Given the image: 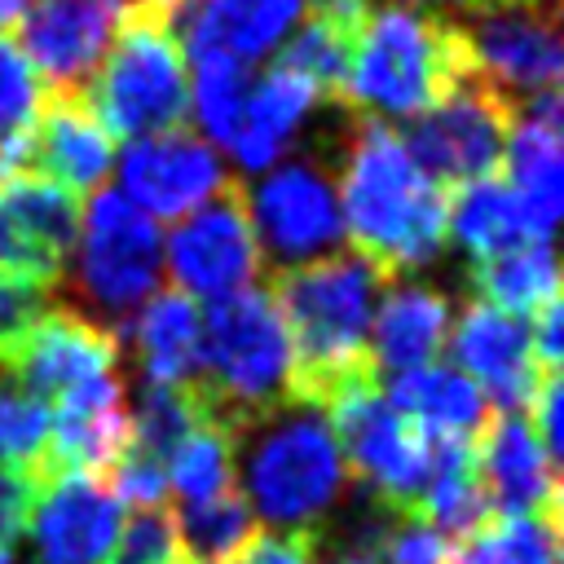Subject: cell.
Returning a JSON list of instances; mask_svg holds the SVG:
<instances>
[{"label":"cell","instance_id":"obj_2","mask_svg":"<svg viewBox=\"0 0 564 564\" xmlns=\"http://www.w3.org/2000/svg\"><path fill=\"white\" fill-rule=\"evenodd\" d=\"M339 220L361 260L383 278L427 264L445 242V185H436L405 150L401 132L357 119L339 154Z\"/></svg>","mask_w":564,"mask_h":564},{"label":"cell","instance_id":"obj_37","mask_svg":"<svg viewBox=\"0 0 564 564\" xmlns=\"http://www.w3.org/2000/svg\"><path fill=\"white\" fill-rule=\"evenodd\" d=\"M189 66V110L203 128V137L212 145H229L242 119V101H247V66L216 57V53H198L185 57Z\"/></svg>","mask_w":564,"mask_h":564},{"label":"cell","instance_id":"obj_19","mask_svg":"<svg viewBox=\"0 0 564 564\" xmlns=\"http://www.w3.org/2000/svg\"><path fill=\"white\" fill-rule=\"evenodd\" d=\"M132 0H26L22 53L53 93H84Z\"/></svg>","mask_w":564,"mask_h":564},{"label":"cell","instance_id":"obj_40","mask_svg":"<svg viewBox=\"0 0 564 564\" xmlns=\"http://www.w3.org/2000/svg\"><path fill=\"white\" fill-rule=\"evenodd\" d=\"M44 308H48V291L44 286H31V282H18V278L0 273V357L31 330V322Z\"/></svg>","mask_w":564,"mask_h":564},{"label":"cell","instance_id":"obj_12","mask_svg":"<svg viewBox=\"0 0 564 564\" xmlns=\"http://www.w3.org/2000/svg\"><path fill=\"white\" fill-rule=\"evenodd\" d=\"M247 216L260 242V260H269L273 273L335 256L344 242L335 181L313 159L264 167V176L247 194Z\"/></svg>","mask_w":564,"mask_h":564},{"label":"cell","instance_id":"obj_29","mask_svg":"<svg viewBox=\"0 0 564 564\" xmlns=\"http://www.w3.org/2000/svg\"><path fill=\"white\" fill-rule=\"evenodd\" d=\"M471 286L480 291L485 304L511 313V317H533L551 300H560V269L551 242H516L502 247L485 260H471Z\"/></svg>","mask_w":564,"mask_h":564},{"label":"cell","instance_id":"obj_14","mask_svg":"<svg viewBox=\"0 0 564 564\" xmlns=\"http://www.w3.org/2000/svg\"><path fill=\"white\" fill-rule=\"evenodd\" d=\"M115 361L119 335L88 322L75 308H44L31 322V330L0 357V366L48 405L115 375Z\"/></svg>","mask_w":564,"mask_h":564},{"label":"cell","instance_id":"obj_31","mask_svg":"<svg viewBox=\"0 0 564 564\" xmlns=\"http://www.w3.org/2000/svg\"><path fill=\"white\" fill-rule=\"evenodd\" d=\"M44 110V79L22 44L0 31V181L31 163L35 128Z\"/></svg>","mask_w":564,"mask_h":564},{"label":"cell","instance_id":"obj_34","mask_svg":"<svg viewBox=\"0 0 564 564\" xmlns=\"http://www.w3.org/2000/svg\"><path fill=\"white\" fill-rule=\"evenodd\" d=\"M176 520V538L189 564H229L260 529H256V511L247 507V498L238 489H225L216 498L203 502H185Z\"/></svg>","mask_w":564,"mask_h":564},{"label":"cell","instance_id":"obj_38","mask_svg":"<svg viewBox=\"0 0 564 564\" xmlns=\"http://www.w3.org/2000/svg\"><path fill=\"white\" fill-rule=\"evenodd\" d=\"M106 564H189L167 507H132Z\"/></svg>","mask_w":564,"mask_h":564},{"label":"cell","instance_id":"obj_27","mask_svg":"<svg viewBox=\"0 0 564 564\" xmlns=\"http://www.w3.org/2000/svg\"><path fill=\"white\" fill-rule=\"evenodd\" d=\"M128 335L145 383H194L203 361V313L189 295L154 291L132 317Z\"/></svg>","mask_w":564,"mask_h":564},{"label":"cell","instance_id":"obj_15","mask_svg":"<svg viewBox=\"0 0 564 564\" xmlns=\"http://www.w3.org/2000/svg\"><path fill=\"white\" fill-rule=\"evenodd\" d=\"M225 181L229 176L220 167V154L185 128L137 137L119 154V194L128 203H137L150 220L189 216Z\"/></svg>","mask_w":564,"mask_h":564},{"label":"cell","instance_id":"obj_6","mask_svg":"<svg viewBox=\"0 0 564 564\" xmlns=\"http://www.w3.org/2000/svg\"><path fill=\"white\" fill-rule=\"evenodd\" d=\"M75 313L106 330H123L128 317L159 291L163 278V234L137 203L119 189H93L79 207L75 251L66 260Z\"/></svg>","mask_w":564,"mask_h":564},{"label":"cell","instance_id":"obj_3","mask_svg":"<svg viewBox=\"0 0 564 564\" xmlns=\"http://www.w3.org/2000/svg\"><path fill=\"white\" fill-rule=\"evenodd\" d=\"M388 282L357 251H335L273 273V304L291 335V397L322 401L335 383L370 366L375 291Z\"/></svg>","mask_w":564,"mask_h":564},{"label":"cell","instance_id":"obj_8","mask_svg":"<svg viewBox=\"0 0 564 564\" xmlns=\"http://www.w3.org/2000/svg\"><path fill=\"white\" fill-rule=\"evenodd\" d=\"M317 405L326 410L339 454L348 458L352 476L375 494V502L397 516H414L432 467V441L392 410L379 375L357 370L335 383Z\"/></svg>","mask_w":564,"mask_h":564},{"label":"cell","instance_id":"obj_39","mask_svg":"<svg viewBox=\"0 0 564 564\" xmlns=\"http://www.w3.org/2000/svg\"><path fill=\"white\" fill-rule=\"evenodd\" d=\"M449 551H454V542L445 533H436L427 520L397 516L379 542L375 564H449Z\"/></svg>","mask_w":564,"mask_h":564},{"label":"cell","instance_id":"obj_10","mask_svg":"<svg viewBox=\"0 0 564 564\" xmlns=\"http://www.w3.org/2000/svg\"><path fill=\"white\" fill-rule=\"evenodd\" d=\"M163 264L181 295L207 304L256 286L264 260L247 216V185L225 181L207 203L181 216L163 242Z\"/></svg>","mask_w":564,"mask_h":564},{"label":"cell","instance_id":"obj_16","mask_svg":"<svg viewBox=\"0 0 564 564\" xmlns=\"http://www.w3.org/2000/svg\"><path fill=\"white\" fill-rule=\"evenodd\" d=\"M454 352V370H463L485 401H494L502 414H529L546 370L533 357L529 322L511 317L485 300L467 304L445 335Z\"/></svg>","mask_w":564,"mask_h":564},{"label":"cell","instance_id":"obj_4","mask_svg":"<svg viewBox=\"0 0 564 564\" xmlns=\"http://www.w3.org/2000/svg\"><path fill=\"white\" fill-rule=\"evenodd\" d=\"M234 449H242V498L273 529L317 533V520L339 507L348 467L317 401L291 397L234 427Z\"/></svg>","mask_w":564,"mask_h":564},{"label":"cell","instance_id":"obj_11","mask_svg":"<svg viewBox=\"0 0 564 564\" xmlns=\"http://www.w3.org/2000/svg\"><path fill=\"white\" fill-rule=\"evenodd\" d=\"M511 123H516V106L502 93H494L485 79H467L432 110L414 115L401 141L436 185H467L498 172Z\"/></svg>","mask_w":564,"mask_h":564},{"label":"cell","instance_id":"obj_20","mask_svg":"<svg viewBox=\"0 0 564 564\" xmlns=\"http://www.w3.org/2000/svg\"><path fill=\"white\" fill-rule=\"evenodd\" d=\"M476 476L494 516H560L555 458L533 432L529 414H498L471 441Z\"/></svg>","mask_w":564,"mask_h":564},{"label":"cell","instance_id":"obj_46","mask_svg":"<svg viewBox=\"0 0 564 564\" xmlns=\"http://www.w3.org/2000/svg\"><path fill=\"white\" fill-rule=\"evenodd\" d=\"M0 564H13V555H9V546H0Z\"/></svg>","mask_w":564,"mask_h":564},{"label":"cell","instance_id":"obj_44","mask_svg":"<svg viewBox=\"0 0 564 564\" xmlns=\"http://www.w3.org/2000/svg\"><path fill=\"white\" fill-rule=\"evenodd\" d=\"M335 564H370V560H361V555H339Z\"/></svg>","mask_w":564,"mask_h":564},{"label":"cell","instance_id":"obj_28","mask_svg":"<svg viewBox=\"0 0 564 564\" xmlns=\"http://www.w3.org/2000/svg\"><path fill=\"white\" fill-rule=\"evenodd\" d=\"M427 441H432V467H427V485H423L414 516L427 520L449 542H458L471 529H480L494 511H489L485 485L476 476L471 441H441V436H427Z\"/></svg>","mask_w":564,"mask_h":564},{"label":"cell","instance_id":"obj_41","mask_svg":"<svg viewBox=\"0 0 564 564\" xmlns=\"http://www.w3.org/2000/svg\"><path fill=\"white\" fill-rule=\"evenodd\" d=\"M317 555V533H256L229 564H313Z\"/></svg>","mask_w":564,"mask_h":564},{"label":"cell","instance_id":"obj_36","mask_svg":"<svg viewBox=\"0 0 564 564\" xmlns=\"http://www.w3.org/2000/svg\"><path fill=\"white\" fill-rule=\"evenodd\" d=\"M357 18H339V13H313V18H304L295 26V35H286V48H282L278 66L295 70L322 97L335 101V93L344 84V70H348V48H352Z\"/></svg>","mask_w":564,"mask_h":564},{"label":"cell","instance_id":"obj_5","mask_svg":"<svg viewBox=\"0 0 564 564\" xmlns=\"http://www.w3.org/2000/svg\"><path fill=\"white\" fill-rule=\"evenodd\" d=\"M291 335L264 286H247L207 308L194 388L229 432L291 401Z\"/></svg>","mask_w":564,"mask_h":564},{"label":"cell","instance_id":"obj_33","mask_svg":"<svg viewBox=\"0 0 564 564\" xmlns=\"http://www.w3.org/2000/svg\"><path fill=\"white\" fill-rule=\"evenodd\" d=\"M449 564H560V516H494L454 542Z\"/></svg>","mask_w":564,"mask_h":564},{"label":"cell","instance_id":"obj_35","mask_svg":"<svg viewBox=\"0 0 564 564\" xmlns=\"http://www.w3.org/2000/svg\"><path fill=\"white\" fill-rule=\"evenodd\" d=\"M48 432H53V405L31 388H22L0 366V467H13L35 485H44Z\"/></svg>","mask_w":564,"mask_h":564},{"label":"cell","instance_id":"obj_13","mask_svg":"<svg viewBox=\"0 0 564 564\" xmlns=\"http://www.w3.org/2000/svg\"><path fill=\"white\" fill-rule=\"evenodd\" d=\"M79 234V198L40 172L0 181V273L53 286L66 273Z\"/></svg>","mask_w":564,"mask_h":564},{"label":"cell","instance_id":"obj_1","mask_svg":"<svg viewBox=\"0 0 564 564\" xmlns=\"http://www.w3.org/2000/svg\"><path fill=\"white\" fill-rule=\"evenodd\" d=\"M467 79L476 66L454 9L445 0H388L361 9L335 101L361 119H414Z\"/></svg>","mask_w":564,"mask_h":564},{"label":"cell","instance_id":"obj_22","mask_svg":"<svg viewBox=\"0 0 564 564\" xmlns=\"http://www.w3.org/2000/svg\"><path fill=\"white\" fill-rule=\"evenodd\" d=\"M511 123L507 137V185L524 212L529 238L551 242V229L564 212V159H560V93H546Z\"/></svg>","mask_w":564,"mask_h":564},{"label":"cell","instance_id":"obj_17","mask_svg":"<svg viewBox=\"0 0 564 564\" xmlns=\"http://www.w3.org/2000/svg\"><path fill=\"white\" fill-rule=\"evenodd\" d=\"M123 524V502L106 476L62 471L35 489L31 538L40 564H106Z\"/></svg>","mask_w":564,"mask_h":564},{"label":"cell","instance_id":"obj_30","mask_svg":"<svg viewBox=\"0 0 564 564\" xmlns=\"http://www.w3.org/2000/svg\"><path fill=\"white\" fill-rule=\"evenodd\" d=\"M445 234H449L471 260H485V256H494V251H502V247L529 242L524 212H520L511 185H507L498 172L458 185V194L445 203ZM533 242H538V238H533Z\"/></svg>","mask_w":564,"mask_h":564},{"label":"cell","instance_id":"obj_23","mask_svg":"<svg viewBox=\"0 0 564 564\" xmlns=\"http://www.w3.org/2000/svg\"><path fill=\"white\" fill-rule=\"evenodd\" d=\"M31 159L40 163V176L57 181L62 189L93 194L115 167V137L93 115L84 93H48L35 128Z\"/></svg>","mask_w":564,"mask_h":564},{"label":"cell","instance_id":"obj_43","mask_svg":"<svg viewBox=\"0 0 564 564\" xmlns=\"http://www.w3.org/2000/svg\"><path fill=\"white\" fill-rule=\"evenodd\" d=\"M317 4V13H339V18H357L370 0H313Z\"/></svg>","mask_w":564,"mask_h":564},{"label":"cell","instance_id":"obj_18","mask_svg":"<svg viewBox=\"0 0 564 564\" xmlns=\"http://www.w3.org/2000/svg\"><path fill=\"white\" fill-rule=\"evenodd\" d=\"M141 9L172 26L185 57L216 53L238 66L269 57L304 18V0H154Z\"/></svg>","mask_w":564,"mask_h":564},{"label":"cell","instance_id":"obj_42","mask_svg":"<svg viewBox=\"0 0 564 564\" xmlns=\"http://www.w3.org/2000/svg\"><path fill=\"white\" fill-rule=\"evenodd\" d=\"M35 480L13 471V467H0V546H9L13 538L26 533V520H31V502H35Z\"/></svg>","mask_w":564,"mask_h":564},{"label":"cell","instance_id":"obj_25","mask_svg":"<svg viewBox=\"0 0 564 564\" xmlns=\"http://www.w3.org/2000/svg\"><path fill=\"white\" fill-rule=\"evenodd\" d=\"M383 397L392 401L397 414H405L423 436H441V441H476L480 427L489 423V401L480 397V388L454 370V366H419V370H401L388 379Z\"/></svg>","mask_w":564,"mask_h":564},{"label":"cell","instance_id":"obj_7","mask_svg":"<svg viewBox=\"0 0 564 564\" xmlns=\"http://www.w3.org/2000/svg\"><path fill=\"white\" fill-rule=\"evenodd\" d=\"M84 101L110 137H150L181 128L189 115V66L172 26L150 9H128L115 26Z\"/></svg>","mask_w":564,"mask_h":564},{"label":"cell","instance_id":"obj_21","mask_svg":"<svg viewBox=\"0 0 564 564\" xmlns=\"http://www.w3.org/2000/svg\"><path fill=\"white\" fill-rule=\"evenodd\" d=\"M132 441V423H128V397H123V379L106 375L62 401H53V432H48V476L62 471H84V476H106L119 454Z\"/></svg>","mask_w":564,"mask_h":564},{"label":"cell","instance_id":"obj_45","mask_svg":"<svg viewBox=\"0 0 564 564\" xmlns=\"http://www.w3.org/2000/svg\"><path fill=\"white\" fill-rule=\"evenodd\" d=\"M454 4H507V0H454Z\"/></svg>","mask_w":564,"mask_h":564},{"label":"cell","instance_id":"obj_32","mask_svg":"<svg viewBox=\"0 0 564 564\" xmlns=\"http://www.w3.org/2000/svg\"><path fill=\"white\" fill-rule=\"evenodd\" d=\"M234 458H238V449H234L229 423L216 410H207L185 432V441L167 454V485L176 489L181 507L234 489Z\"/></svg>","mask_w":564,"mask_h":564},{"label":"cell","instance_id":"obj_24","mask_svg":"<svg viewBox=\"0 0 564 564\" xmlns=\"http://www.w3.org/2000/svg\"><path fill=\"white\" fill-rule=\"evenodd\" d=\"M449 335V300L427 282H397L370 313V366L375 375H401L427 366Z\"/></svg>","mask_w":564,"mask_h":564},{"label":"cell","instance_id":"obj_9","mask_svg":"<svg viewBox=\"0 0 564 564\" xmlns=\"http://www.w3.org/2000/svg\"><path fill=\"white\" fill-rule=\"evenodd\" d=\"M476 79L502 93L516 110L560 93L564 48L555 0H507V4H454Z\"/></svg>","mask_w":564,"mask_h":564},{"label":"cell","instance_id":"obj_26","mask_svg":"<svg viewBox=\"0 0 564 564\" xmlns=\"http://www.w3.org/2000/svg\"><path fill=\"white\" fill-rule=\"evenodd\" d=\"M322 93L300 79L295 70L286 66H269L251 88H247V101H242V119H238V132L229 141L234 159L242 172H264L278 163V154L291 145V137L300 132L304 115L313 110Z\"/></svg>","mask_w":564,"mask_h":564}]
</instances>
